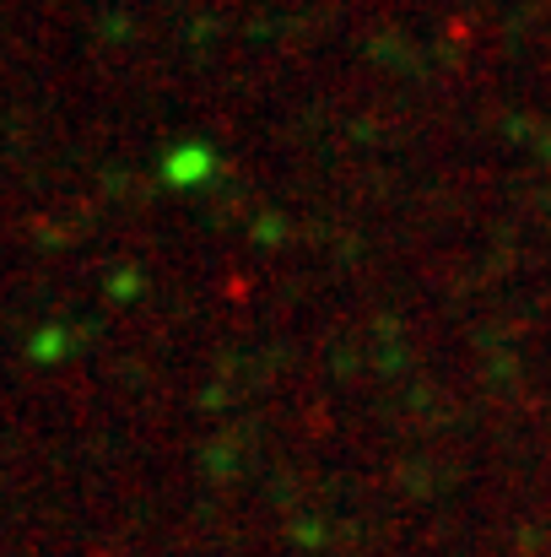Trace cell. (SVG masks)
<instances>
[{
	"label": "cell",
	"instance_id": "cell-1",
	"mask_svg": "<svg viewBox=\"0 0 551 557\" xmlns=\"http://www.w3.org/2000/svg\"><path fill=\"white\" fill-rule=\"evenodd\" d=\"M205 169H211V158H205L200 147H189V152H179V158L168 163V180H174V185H184V180H189V185H195Z\"/></svg>",
	"mask_w": 551,
	"mask_h": 557
}]
</instances>
